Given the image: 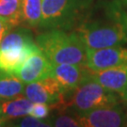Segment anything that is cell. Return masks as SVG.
Here are the masks:
<instances>
[{
  "mask_svg": "<svg viewBox=\"0 0 127 127\" xmlns=\"http://www.w3.org/2000/svg\"><path fill=\"white\" fill-rule=\"evenodd\" d=\"M94 0H42V16L40 27L44 29L70 30L76 27Z\"/></svg>",
  "mask_w": 127,
  "mask_h": 127,
  "instance_id": "2",
  "label": "cell"
},
{
  "mask_svg": "<svg viewBox=\"0 0 127 127\" xmlns=\"http://www.w3.org/2000/svg\"><path fill=\"white\" fill-rule=\"evenodd\" d=\"M91 77L106 90L117 93L122 98L127 87V62L112 68L91 72Z\"/></svg>",
  "mask_w": 127,
  "mask_h": 127,
  "instance_id": "10",
  "label": "cell"
},
{
  "mask_svg": "<svg viewBox=\"0 0 127 127\" xmlns=\"http://www.w3.org/2000/svg\"><path fill=\"white\" fill-rule=\"evenodd\" d=\"M52 69L53 64L41 53V50H38L30 55L15 74L25 84H28L51 76Z\"/></svg>",
  "mask_w": 127,
  "mask_h": 127,
  "instance_id": "9",
  "label": "cell"
},
{
  "mask_svg": "<svg viewBox=\"0 0 127 127\" xmlns=\"http://www.w3.org/2000/svg\"><path fill=\"white\" fill-rule=\"evenodd\" d=\"M122 101L127 105V87L126 89H125V91H124V92H123V94L122 95Z\"/></svg>",
  "mask_w": 127,
  "mask_h": 127,
  "instance_id": "21",
  "label": "cell"
},
{
  "mask_svg": "<svg viewBox=\"0 0 127 127\" xmlns=\"http://www.w3.org/2000/svg\"><path fill=\"white\" fill-rule=\"evenodd\" d=\"M24 93L33 103H44L51 105L60 102L65 91L55 77L48 76L27 84Z\"/></svg>",
  "mask_w": 127,
  "mask_h": 127,
  "instance_id": "6",
  "label": "cell"
},
{
  "mask_svg": "<svg viewBox=\"0 0 127 127\" xmlns=\"http://www.w3.org/2000/svg\"><path fill=\"white\" fill-rule=\"evenodd\" d=\"M0 114H1V103H0Z\"/></svg>",
  "mask_w": 127,
  "mask_h": 127,
  "instance_id": "25",
  "label": "cell"
},
{
  "mask_svg": "<svg viewBox=\"0 0 127 127\" xmlns=\"http://www.w3.org/2000/svg\"><path fill=\"white\" fill-rule=\"evenodd\" d=\"M11 28H13V27L7 20L0 17V43H1L2 40L4 39V37L10 31Z\"/></svg>",
  "mask_w": 127,
  "mask_h": 127,
  "instance_id": "20",
  "label": "cell"
},
{
  "mask_svg": "<svg viewBox=\"0 0 127 127\" xmlns=\"http://www.w3.org/2000/svg\"><path fill=\"white\" fill-rule=\"evenodd\" d=\"M17 126H22V127H46V126H52V124L42 121V119H38L35 118L33 116L27 115L23 117V120L20 121L18 124H16Z\"/></svg>",
  "mask_w": 127,
  "mask_h": 127,
  "instance_id": "18",
  "label": "cell"
},
{
  "mask_svg": "<svg viewBox=\"0 0 127 127\" xmlns=\"http://www.w3.org/2000/svg\"><path fill=\"white\" fill-rule=\"evenodd\" d=\"M127 111L119 103L77 114L76 118L81 126L120 127L124 126Z\"/></svg>",
  "mask_w": 127,
  "mask_h": 127,
  "instance_id": "5",
  "label": "cell"
},
{
  "mask_svg": "<svg viewBox=\"0 0 127 127\" xmlns=\"http://www.w3.org/2000/svg\"><path fill=\"white\" fill-rule=\"evenodd\" d=\"M126 62L127 47H123V45L87 49V67L91 72L112 68Z\"/></svg>",
  "mask_w": 127,
  "mask_h": 127,
  "instance_id": "7",
  "label": "cell"
},
{
  "mask_svg": "<svg viewBox=\"0 0 127 127\" xmlns=\"http://www.w3.org/2000/svg\"><path fill=\"white\" fill-rule=\"evenodd\" d=\"M52 126L56 127H79L81 126L77 118L68 115H59L52 123Z\"/></svg>",
  "mask_w": 127,
  "mask_h": 127,
  "instance_id": "17",
  "label": "cell"
},
{
  "mask_svg": "<svg viewBox=\"0 0 127 127\" xmlns=\"http://www.w3.org/2000/svg\"><path fill=\"white\" fill-rule=\"evenodd\" d=\"M25 90V83L15 73L0 71V98L11 99L21 95Z\"/></svg>",
  "mask_w": 127,
  "mask_h": 127,
  "instance_id": "13",
  "label": "cell"
},
{
  "mask_svg": "<svg viewBox=\"0 0 127 127\" xmlns=\"http://www.w3.org/2000/svg\"><path fill=\"white\" fill-rule=\"evenodd\" d=\"M6 122H7V119L1 115V116H0V126L5 125V123H6Z\"/></svg>",
  "mask_w": 127,
  "mask_h": 127,
  "instance_id": "22",
  "label": "cell"
},
{
  "mask_svg": "<svg viewBox=\"0 0 127 127\" xmlns=\"http://www.w3.org/2000/svg\"><path fill=\"white\" fill-rule=\"evenodd\" d=\"M0 17L13 27L22 23V0H0Z\"/></svg>",
  "mask_w": 127,
  "mask_h": 127,
  "instance_id": "15",
  "label": "cell"
},
{
  "mask_svg": "<svg viewBox=\"0 0 127 127\" xmlns=\"http://www.w3.org/2000/svg\"><path fill=\"white\" fill-rule=\"evenodd\" d=\"M121 2L123 3V6H125V7L127 8V0H121Z\"/></svg>",
  "mask_w": 127,
  "mask_h": 127,
  "instance_id": "23",
  "label": "cell"
},
{
  "mask_svg": "<svg viewBox=\"0 0 127 127\" xmlns=\"http://www.w3.org/2000/svg\"><path fill=\"white\" fill-rule=\"evenodd\" d=\"M51 76L55 77L65 92H73L77 87L91 76V71L87 65L80 64H55Z\"/></svg>",
  "mask_w": 127,
  "mask_h": 127,
  "instance_id": "8",
  "label": "cell"
},
{
  "mask_svg": "<svg viewBox=\"0 0 127 127\" xmlns=\"http://www.w3.org/2000/svg\"><path fill=\"white\" fill-rule=\"evenodd\" d=\"M124 126H127V116H126V120H125V123H124Z\"/></svg>",
  "mask_w": 127,
  "mask_h": 127,
  "instance_id": "24",
  "label": "cell"
},
{
  "mask_svg": "<svg viewBox=\"0 0 127 127\" xmlns=\"http://www.w3.org/2000/svg\"><path fill=\"white\" fill-rule=\"evenodd\" d=\"M107 10V15L109 18H112L119 21L122 24L127 33V11L123 8L122 2H112L109 4Z\"/></svg>",
  "mask_w": 127,
  "mask_h": 127,
  "instance_id": "16",
  "label": "cell"
},
{
  "mask_svg": "<svg viewBox=\"0 0 127 127\" xmlns=\"http://www.w3.org/2000/svg\"><path fill=\"white\" fill-rule=\"evenodd\" d=\"M41 53L55 64L87 65V48L75 31L52 28L35 39Z\"/></svg>",
  "mask_w": 127,
  "mask_h": 127,
  "instance_id": "1",
  "label": "cell"
},
{
  "mask_svg": "<svg viewBox=\"0 0 127 127\" xmlns=\"http://www.w3.org/2000/svg\"><path fill=\"white\" fill-rule=\"evenodd\" d=\"M33 105V102L29 100L27 96L19 95L11 99H8L1 104V114L3 117L9 120L23 118L29 115Z\"/></svg>",
  "mask_w": 127,
  "mask_h": 127,
  "instance_id": "12",
  "label": "cell"
},
{
  "mask_svg": "<svg viewBox=\"0 0 127 127\" xmlns=\"http://www.w3.org/2000/svg\"><path fill=\"white\" fill-rule=\"evenodd\" d=\"M42 16V0H22V23L40 27Z\"/></svg>",
  "mask_w": 127,
  "mask_h": 127,
  "instance_id": "14",
  "label": "cell"
},
{
  "mask_svg": "<svg viewBox=\"0 0 127 127\" xmlns=\"http://www.w3.org/2000/svg\"><path fill=\"white\" fill-rule=\"evenodd\" d=\"M74 31L87 49H102L127 44V33L119 21H82Z\"/></svg>",
  "mask_w": 127,
  "mask_h": 127,
  "instance_id": "3",
  "label": "cell"
},
{
  "mask_svg": "<svg viewBox=\"0 0 127 127\" xmlns=\"http://www.w3.org/2000/svg\"><path fill=\"white\" fill-rule=\"evenodd\" d=\"M50 105L44 103H33L31 110L29 112L30 116H33L38 119H45L49 115Z\"/></svg>",
  "mask_w": 127,
  "mask_h": 127,
  "instance_id": "19",
  "label": "cell"
},
{
  "mask_svg": "<svg viewBox=\"0 0 127 127\" xmlns=\"http://www.w3.org/2000/svg\"><path fill=\"white\" fill-rule=\"evenodd\" d=\"M40 50L37 43L24 47L0 49V71L16 73L30 55Z\"/></svg>",
  "mask_w": 127,
  "mask_h": 127,
  "instance_id": "11",
  "label": "cell"
},
{
  "mask_svg": "<svg viewBox=\"0 0 127 127\" xmlns=\"http://www.w3.org/2000/svg\"><path fill=\"white\" fill-rule=\"evenodd\" d=\"M121 101L122 98L119 94L106 90L91 76L73 91L68 107H72L77 114H81L92 109L119 104Z\"/></svg>",
  "mask_w": 127,
  "mask_h": 127,
  "instance_id": "4",
  "label": "cell"
}]
</instances>
